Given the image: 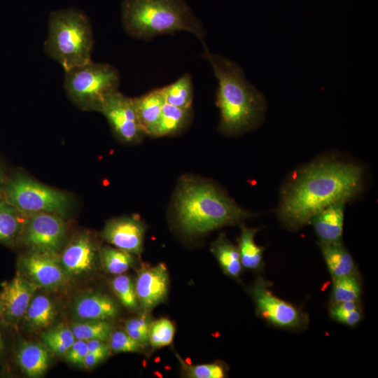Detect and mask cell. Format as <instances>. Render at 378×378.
Listing matches in <instances>:
<instances>
[{"label":"cell","mask_w":378,"mask_h":378,"mask_svg":"<svg viewBox=\"0 0 378 378\" xmlns=\"http://www.w3.org/2000/svg\"><path fill=\"white\" fill-rule=\"evenodd\" d=\"M361 184L362 170L356 165L335 160L312 164L286 190L279 211L280 220L291 230L302 227L328 205L352 199Z\"/></svg>","instance_id":"obj_1"},{"label":"cell","mask_w":378,"mask_h":378,"mask_svg":"<svg viewBox=\"0 0 378 378\" xmlns=\"http://www.w3.org/2000/svg\"><path fill=\"white\" fill-rule=\"evenodd\" d=\"M203 56L210 62L218 80L220 130L234 135L256 127L265 111L264 95L246 80L242 69L234 62L211 53L206 46Z\"/></svg>","instance_id":"obj_2"},{"label":"cell","mask_w":378,"mask_h":378,"mask_svg":"<svg viewBox=\"0 0 378 378\" xmlns=\"http://www.w3.org/2000/svg\"><path fill=\"white\" fill-rule=\"evenodd\" d=\"M174 207L178 227L189 236L236 225L251 216L214 185L194 178L180 183Z\"/></svg>","instance_id":"obj_3"},{"label":"cell","mask_w":378,"mask_h":378,"mask_svg":"<svg viewBox=\"0 0 378 378\" xmlns=\"http://www.w3.org/2000/svg\"><path fill=\"white\" fill-rule=\"evenodd\" d=\"M121 21L125 31L138 39L186 31L206 46L203 24L183 0H124Z\"/></svg>","instance_id":"obj_4"},{"label":"cell","mask_w":378,"mask_h":378,"mask_svg":"<svg viewBox=\"0 0 378 378\" xmlns=\"http://www.w3.org/2000/svg\"><path fill=\"white\" fill-rule=\"evenodd\" d=\"M93 46L90 21L82 10L67 8L50 13L44 51L64 71L92 60Z\"/></svg>","instance_id":"obj_5"},{"label":"cell","mask_w":378,"mask_h":378,"mask_svg":"<svg viewBox=\"0 0 378 378\" xmlns=\"http://www.w3.org/2000/svg\"><path fill=\"white\" fill-rule=\"evenodd\" d=\"M64 71L66 94L83 111H99L105 98L118 91L120 85L119 72L109 64L90 60Z\"/></svg>","instance_id":"obj_6"},{"label":"cell","mask_w":378,"mask_h":378,"mask_svg":"<svg viewBox=\"0 0 378 378\" xmlns=\"http://www.w3.org/2000/svg\"><path fill=\"white\" fill-rule=\"evenodd\" d=\"M1 197L27 216L52 213L64 218L72 202L69 194L38 182L22 172L6 176Z\"/></svg>","instance_id":"obj_7"},{"label":"cell","mask_w":378,"mask_h":378,"mask_svg":"<svg viewBox=\"0 0 378 378\" xmlns=\"http://www.w3.org/2000/svg\"><path fill=\"white\" fill-rule=\"evenodd\" d=\"M67 232L64 218L52 213H37L27 216L17 245L27 251L59 255Z\"/></svg>","instance_id":"obj_8"},{"label":"cell","mask_w":378,"mask_h":378,"mask_svg":"<svg viewBox=\"0 0 378 378\" xmlns=\"http://www.w3.org/2000/svg\"><path fill=\"white\" fill-rule=\"evenodd\" d=\"M270 282L259 276L249 291L258 314L276 327L302 330L309 323V316L294 304L274 295L269 289Z\"/></svg>","instance_id":"obj_9"},{"label":"cell","mask_w":378,"mask_h":378,"mask_svg":"<svg viewBox=\"0 0 378 378\" xmlns=\"http://www.w3.org/2000/svg\"><path fill=\"white\" fill-rule=\"evenodd\" d=\"M17 265L18 271L37 288L58 290L70 284L58 255L27 251L19 256Z\"/></svg>","instance_id":"obj_10"},{"label":"cell","mask_w":378,"mask_h":378,"mask_svg":"<svg viewBox=\"0 0 378 378\" xmlns=\"http://www.w3.org/2000/svg\"><path fill=\"white\" fill-rule=\"evenodd\" d=\"M99 112L105 116L115 136L121 141L135 144L145 135L137 118L133 99L118 90L105 98Z\"/></svg>","instance_id":"obj_11"},{"label":"cell","mask_w":378,"mask_h":378,"mask_svg":"<svg viewBox=\"0 0 378 378\" xmlns=\"http://www.w3.org/2000/svg\"><path fill=\"white\" fill-rule=\"evenodd\" d=\"M58 256L71 280L86 277L100 264V246L90 232L83 231L73 236Z\"/></svg>","instance_id":"obj_12"},{"label":"cell","mask_w":378,"mask_h":378,"mask_svg":"<svg viewBox=\"0 0 378 378\" xmlns=\"http://www.w3.org/2000/svg\"><path fill=\"white\" fill-rule=\"evenodd\" d=\"M37 287L17 271L15 276L2 284L0 291L3 303L1 320L5 326L16 328L21 322Z\"/></svg>","instance_id":"obj_13"},{"label":"cell","mask_w":378,"mask_h":378,"mask_svg":"<svg viewBox=\"0 0 378 378\" xmlns=\"http://www.w3.org/2000/svg\"><path fill=\"white\" fill-rule=\"evenodd\" d=\"M146 227L139 217L122 216L109 220L101 237L115 248L139 255L143 250Z\"/></svg>","instance_id":"obj_14"},{"label":"cell","mask_w":378,"mask_h":378,"mask_svg":"<svg viewBox=\"0 0 378 378\" xmlns=\"http://www.w3.org/2000/svg\"><path fill=\"white\" fill-rule=\"evenodd\" d=\"M135 289L139 305L149 311L163 302L169 287V274L163 263L143 265L138 271Z\"/></svg>","instance_id":"obj_15"},{"label":"cell","mask_w":378,"mask_h":378,"mask_svg":"<svg viewBox=\"0 0 378 378\" xmlns=\"http://www.w3.org/2000/svg\"><path fill=\"white\" fill-rule=\"evenodd\" d=\"M119 312L118 304L108 295L87 292L79 295L73 304V314L78 321H110Z\"/></svg>","instance_id":"obj_16"},{"label":"cell","mask_w":378,"mask_h":378,"mask_svg":"<svg viewBox=\"0 0 378 378\" xmlns=\"http://www.w3.org/2000/svg\"><path fill=\"white\" fill-rule=\"evenodd\" d=\"M50 351L42 343L21 340L15 351V360L20 370L28 377H43L50 365Z\"/></svg>","instance_id":"obj_17"},{"label":"cell","mask_w":378,"mask_h":378,"mask_svg":"<svg viewBox=\"0 0 378 378\" xmlns=\"http://www.w3.org/2000/svg\"><path fill=\"white\" fill-rule=\"evenodd\" d=\"M344 202H337L325 207L311 220L320 242L342 243Z\"/></svg>","instance_id":"obj_18"},{"label":"cell","mask_w":378,"mask_h":378,"mask_svg":"<svg viewBox=\"0 0 378 378\" xmlns=\"http://www.w3.org/2000/svg\"><path fill=\"white\" fill-rule=\"evenodd\" d=\"M132 99L142 130L150 136L165 104L162 89H155Z\"/></svg>","instance_id":"obj_19"},{"label":"cell","mask_w":378,"mask_h":378,"mask_svg":"<svg viewBox=\"0 0 378 378\" xmlns=\"http://www.w3.org/2000/svg\"><path fill=\"white\" fill-rule=\"evenodd\" d=\"M57 315L55 303L47 295L34 296L21 322L31 330H41L51 326Z\"/></svg>","instance_id":"obj_20"},{"label":"cell","mask_w":378,"mask_h":378,"mask_svg":"<svg viewBox=\"0 0 378 378\" xmlns=\"http://www.w3.org/2000/svg\"><path fill=\"white\" fill-rule=\"evenodd\" d=\"M318 246L332 278L357 274L351 254L340 244L318 242Z\"/></svg>","instance_id":"obj_21"},{"label":"cell","mask_w":378,"mask_h":378,"mask_svg":"<svg viewBox=\"0 0 378 378\" xmlns=\"http://www.w3.org/2000/svg\"><path fill=\"white\" fill-rule=\"evenodd\" d=\"M27 216L13 205L0 198V244L17 246Z\"/></svg>","instance_id":"obj_22"},{"label":"cell","mask_w":378,"mask_h":378,"mask_svg":"<svg viewBox=\"0 0 378 378\" xmlns=\"http://www.w3.org/2000/svg\"><path fill=\"white\" fill-rule=\"evenodd\" d=\"M191 117V107L180 108L165 103L150 136L160 137L177 134L188 125Z\"/></svg>","instance_id":"obj_23"},{"label":"cell","mask_w":378,"mask_h":378,"mask_svg":"<svg viewBox=\"0 0 378 378\" xmlns=\"http://www.w3.org/2000/svg\"><path fill=\"white\" fill-rule=\"evenodd\" d=\"M257 232V229L241 225L238 239L237 248L242 267L253 271L260 270L263 263L264 248L257 245L254 241Z\"/></svg>","instance_id":"obj_24"},{"label":"cell","mask_w":378,"mask_h":378,"mask_svg":"<svg viewBox=\"0 0 378 378\" xmlns=\"http://www.w3.org/2000/svg\"><path fill=\"white\" fill-rule=\"evenodd\" d=\"M211 251L225 274L234 279L239 276L242 265L238 248L224 234H220L211 244Z\"/></svg>","instance_id":"obj_25"},{"label":"cell","mask_w":378,"mask_h":378,"mask_svg":"<svg viewBox=\"0 0 378 378\" xmlns=\"http://www.w3.org/2000/svg\"><path fill=\"white\" fill-rule=\"evenodd\" d=\"M161 89L165 103L180 108L191 107L193 87L190 74H184L175 82Z\"/></svg>","instance_id":"obj_26"},{"label":"cell","mask_w":378,"mask_h":378,"mask_svg":"<svg viewBox=\"0 0 378 378\" xmlns=\"http://www.w3.org/2000/svg\"><path fill=\"white\" fill-rule=\"evenodd\" d=\"M135 263L134 254L106 246H100V265L108 273H125Z\"/></svg>","instance_id":"obj_27"},{"label":"cell","mask_w":378,"mask_h":378,"mask_svg":"<svg viewBox=\"0 0 378 378\" xmlns=\"http://www.w3.org/2000/svg\"><path fill=\"white\" fill-rule=\"evenodd\" d=\"M42 343L50 353L57 356H64L76 338L70 327L64 323L48 328L41 335Z\"/></svg>","instance_id":"obj_28"},{"label":"cell","mask_w":378,"mask_h":378,"mask_svg":"<svg viewBox=\"0 0 378 378\" xmlns=\"http://www.w3.org/2000/svg\"><path fill=\"white\" fill-rule=\"evenodd\" d=\"M76 340L106 341L113 330L109 321H76L70 326Z\"/></svg>","instance_id":"obj_29"},{"label":"cell","mask_w":378,"mask_h":378,"mask_svg":"<svg viewBox=\"0 0 378 378\" xmlns=\"http://www.w3.org/2000/svg\"><path fill=\"white\" fill-rule=\"evenodd\" d=\"M361 293L358 274L332 278L331 303L358 301Z\"/></svg>","instance_id":"obj_30"},{"label":"cell","mask_w":378,"mask_h":378,"mask_svg":"<svg viewBox=\"0 0 378 378\" xmlns=\"http://www.w3.org/2000/svg\"><path fill=\"white\" fill-rule=\"evenodd\" d=\"M111 286L124 307L130 310H136L138 308L139 304L135 284L129 276L122 274L117 275L112 279Z\"/></svg>","instance_id":"obj_31"},{"label":"cell","mask_w":378,"mask_h":378,"mask_svg":"<svg viewBox=\"0 0 378 378\" xmlns=\"http://www.w3.org/2000/svg\"><path fill=\"white\" fill-rule=\"evenodd\" d=\"M329 311L332 319L348 326H355L363 319L358 301L331 303Z\"/></svg>","instance_id":"obj_32"},{"label":"cell","mask_w":378,"mask_h":378,"mask_svg":"<svg viewBox=\"0 0 378 378\" xmlns=\"http://www.w3.org/2000/svg\"><path fill=\"white\" fill-rule=\"evenodd\" d=\"M175 328L168 318L152 321L149 330V344L154 348L169 345L174 339Z\"/></svg>","instance_id":"obj_33"},{"label":"cell","mask_w":378,"mask_h":378,"mask_svg":"<svg viewBox=\"0 0 378 378\" xmlns=\"http://www.w3.org/2000/svg\"><path fill=\"white\" fill-rule=\"evenodd\" d=\"M151 323L149 316L142 315L126 321L124 323V330L145 347L149 343V330Z\"/></svg>","instance_id":"obj_34"},{"label":"cell","mask_w":378,"mask_h":378,"mask_svg":"<svg viewBox=\"0 0 378 378\" xmlns=\"http://www.w3.org/2000/svg\"><path fill=\"white\" fill-rule=\"evenodd\" d=\"M185 374L191 378H223L226 369L221 363H214L200 365H188L181 362Z\"/></svg>","instance_id":"obj_35"},{"label":"cell","mask_w":378,"mask_h":378,"mask_svg":"<svg viewBox=\"0 0 378 378\" xmlns=\"http://www.w3.org/2000/svg\"><path fill=\"white\" fill-rule=\"evenodd\" d=\"M107 340L110 350L113 353L139 352L144 348L125 330H113Z\"/></svg>","instance_id":"obj_36"},{"label":"cell","mask_w":378,"mask_h":378,"mask_svg":"<svg viewBox=\"0 0 378 378\" xmlns=\"http://www.w3.org/2000/svg\"><path fill=\"white\" fill-rule=\"evenodd\" d=\"M88 353L87 342L82 340H76L64 356L69 363L76 365H83Z\"/></svg>","instance_id":"obj_37"},{"label":"cell","mask_w":378,"mask_h":378,"mask_svg":"<svg viewBox=\"0 0 378 378\" xmlns=\"http://www.w3.org/2000/svg\"><path fill=\"white\" fill-rule=\"evenodd\" d=\"M88 352L108 357L111 352L109 346L105 341L92 340L87 342Z\"/></svg>","instance_id":"obj_38"},{"label":"cell","mask_w":378,"mask_h":378,"mask_svg":"<svg viewBox=\"0 0 378 378\" xmlns=\"http://www.w3.org/2000/svg\"><path fill=\"white\" fill-rule=\"evenodd\" d=\"M106 358V357L105 356L88 352L84 359L83 366L85 369H91L94 368Z\"/></svg>","instance_id":"obj_39"},{"label":"cell","mask_w":378,"mask_h":378,"mask_svg":"<svg viewBox=\"0 0 378 378\" xmlns=\"http://www.w3.org/2000/svg\"><path fill=\"white\" fill-rule=\"evenodd\" d=\"M6 175L1 164L0 163V198L1 197V189Z\"/></svg>","instance_id":"obj_40"},{"label":"cell","mask_w":378,"mask_h":378,"mask_svg":"<svg viewBox=\"0 0 378 378\" xmlns=\"http://www.w3.org/2000/svg\"><path fill=\"white\" fill-rule=\"evenodd\" d=\"M4 349V338H3L2 332L0 330V360L3 354Z\"/></svg>","instance_id":"obj_41"},{"label":"cell","mask_w":378,"mask_h":378,"mask_svg":"<svg viewBox=\"0 0 378 378\" xmlns=\"http://www.w3.org/2000/svg\"><path fill=\"white\" fill-rule=\"evenodd\" d=\"M2 316H3V303H2V300H1V297L0 294V321L1 320Z\"/></svg>","instance_id":"obj_42"}]
</instances>
